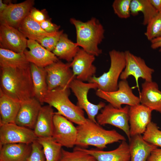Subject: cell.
Instances as JSON below:
<instances>
[{
	"mask_svg": "<svg viewBox=\"0 0 161 161\" xmlns=\"http://www.w3.org/2000/svg\"><path fill=\"white\" fill-rule=\"evenodd\" d=\"M0 90L21 102L35 97L30 66L26 68L0 67Z\"/></svg>",
	"mask_w": 161,
	"mask_h": 161,
	"instance_id": "cell-1",
	"label": "cell"
},
{
	"mask_svg": "<svg viewBox=\"0 0 161 161\" xmlns=\"http://www.w3.org/2000/svg\"><path fill=\"white\" fill-rule=\"evenodd\" d=\"M76 127L77 137L75 145L78 147L86 148L92 146L102 150L108 144L126 140L125 137L116 130H106L88 118L85 123Z\"/></svg>",
	"mask_w": 161,
	"mask_h": 161,
	"instance_id": "cell-2",
	"label": "cell"
},
{
	"mask_svg": "<svg viewBox=\"0 0 161 161\" xmlns=\"http://www.w3.org/2000/svg\"><path fill=\"white\" fill-rule=\"evenodd\" d=\"M75 27L76 33L77 44L87 53L95 56H98L102 50L98 45L104 38L105 30L98 20L92 18L83 22L74 18L70 19Z\"/></svg>",
	"mask_w": 161,
	"mask_h": 161,
	"instance_id": "cell-3",
	"label": "cell"
},
{
	"mask_svg": "<svg viewBox=\"0 0 161 161\" xmlns=\"http://www.w3.org/2000/svg\"><path fill=\"white\" fill-rule=\"evenodd\" d=\"M70 88L58 87L48 91L40 102L46 103L57 110L56 113L60 114L73 123L80 125L85 123L84 110L70 100Z\"/></svg>",
	"mask_w": 161,
	"mask_h": 161,
	"instance_id": "cell-4",
	"label": "cell"
},
{
	"mask_svg": "<svg viewBox=\"0 0 161 161\" xmlns=\"http://www.w3.org/2000/svg\"><path fill=\"white\" fill-rule=\"evenodd\" d=\"M110 66L109 70L101 76L92 77L89 83H96L98 89L112 92L118 89V80L126 66L125 52L113 49L109 52Z\"/></svg>",
	"mask_w": 161,
	"mask_h": 161,
	"instance_id": "cell-5",
	"label": "cell"
},
{
	"mask_svg": "<svg viewBox=\"0 0 161 161\" xmlns=\"http://www.w3.org/2000/svg\"><path fill=\"white\" fill-rule=\"evenodd\" d=\"M69 88L77 98L76 105L85 111L89 120L97 123L96 117L98 112L105 107L106 104L101 101L98 104H95L90 102L88 98L89 91L92 89H97V84L93 83H84L75 79L71 83Z\"/></svg>",
	"mask_w": 161,
	"mask_h": 161,
	"instance_id": "cell-6",
	"label": "cell"
},
{
	"mask_svg": "<svg viewBox=\"0 0 161 161\" xmlns=\"http://www.w3.org/2000/svg\"><path fill=\"white\" fill-rule=\"evenodd\" d=\"M129 107L126 105L120 108L114 107L110 104L106 105L97 115L96 121L101 126L109 124L122 130L131 139L129 123Z\"/></svg>",
	"mask_w": 161,
	"mask_h": 161,
	"instance_id": "cell-7",
	"label": "cell"
},
{
	"mask_svg": "<svg viewBox=\"0 0 161 161\" xmlns=\"http://www.w3.org/2000/svg\"><path fill=\"white\" fill-rule=\"evenodd\" d=\"M44 68L48 91L58 87L69 88L72 82L76 79L70 62L65 63L59 60Z\"/></svg>",
	"mask_w": 161,
	"mask_h": 161,
	"instance_id": "cell-8",
	"label": "cell"
},
{
	"mask_svg": "<svg viewBox=\"0 0 161 161\" xmlns=\"http://www.w3.org/2000/svg\"><path fill=\"white\" fill-rule=\"evenodd\" d=\"M96 94L117 108H121L123 104L131 106L140 103V98L134 94L126 80H121L118 83V89L116 91L106 92L97 89Z\"/></svg>",
	"mask_w": 161,
	"mask_h": 161,
	"instance_id": "cell-9",
	"label": "cell"
},
{
	"mask_svg": "<svg viewBox=\"0 0 161 161\" xmlns=\"http://www.w3.org/2000/svg\"><path fill=\"white\" fill-rule=\"evenodd\" d=\"M77 130L73 123L56 112L53 117L52 137L62 147L68 148L75 145Z\"/></svg>",
	"mask_w": 161,
	"mask_h": 161,
	"instance_id": "cell-10",
	"label": "cell"
},
{
	"mask_svg": "<svg viewBox=\"0 0 161 161\" xmlns=\"http://www.w3.org/2000/svg\"><path fill=\"white\" fill-rule=\"evenodd\" d=\"M37 139L33 130L15 123L0 125V146L11 143L31 144Z\"/></svg>",
	"mask_w": 161,
	"mask_h": 161,
	"instance_id": "cell-11",
	"label": "cell"
},
{
	"mask_svg": "<svg viewBox=\"0 0 161 161\" xmlns=\"http://www.w3.org/2000/svg\"><path fill=\"white\" fill-rule=\"evenodd\" d=\"M124 52L126 66L120 75V79L126 80L129 76H132L137 82L140 78L145 81H152V75L154 70L148 67L144 60L140 57L134 55L129 50Z\"/></svg>",
	"mask_w": 161,
	"mask_h": 161,
	"instance_id": "cell-12",
	"label": "cell"
},
{
	"mask_svg": "<svg viewBox=\"0 0 161 161\" xmlns=\"http://www.w3.org/2000/svg\"><path fill=\"white\" fill-rule=\"evenodd\" d=\"M95 56L82 48L80 49L70 62L71 67L76 79L89 82L95 76L96 68L93 64Z\"/></svg>",
	"mask_w": 161,
	"mask_h": 161,
	"instance_id": "cell-13",
	"label": "cell"
},
{
	"mask_svg": "<svg viewBox=\"0 0 161 161\" xmlns=\"http://www.w3.org/2000/svg\"><path fill=\"white\" fill-rule=\"evenodd\" d=\"M27 39L18 29L0 24V48L18 53H24L27 47Z\"/></svg>",
	"mask_w": 161,
	"mask_h": 161,
	"instance_id": "cell-14",
	"label": "cell"
},
{
	"mask_svg": "<svg viewBox=\"0 0 161 161\" xmlns=\"http://www.w3.org/2000/svg\"><path fill=\"white\" fill-rule=\"evenodd\" d=\"M34 4L33 0H27L17 4L10 2L6 9L0 13V24H5L18 29Z\"/></svg>",
	"mask_w": 161,
	"mask_h": 161,
	"instance_id": "cell-15",
	"label": "cell"
},
{
	"mask_svg": "<svg viewBox=\"0 0 161 161\" xmlns=\"http://www.w3.org/2000/svg\"><path fill=\"white\" fill-rule=\"evenodd\" d=\"M152 111L141 103L130 106L129 114L131 137L144 134L147 126L151 122Z\"/></svg>",
	"mask_w": 161,
	"mask_h": 161,
	"instance_id": "cell-16",
	"label": "cell"
},
{
	"mask_svg": "<svg viewBox=\"0 0 161 161\" xmlns=\"http://www.w3.org/2000/svg\"><path fill=\"white\" fill-rule=\"evenodd\" d=\"M27 46L29 50L26 49L24 53L30 63L45 68L59 60L52 52L46 49L35 41L27 39Z\"/></svg>",
	"mask_w": 161,
	"mask_h": 161,
	"instance_id": "cell-17",
	"label": "cell"
},
{
	"mask_svg": "<svg viewBox=\"0 0 161 161\" xmlns=\"http://www.w3.org/2000/svg\"><path fill=\"white\" fill-rule=\"evenodd\" d=\"M41 104L35 97L21 102L15 123L33 130L42 107Z\"/></svg>",
	"mask_w": 161,
	"mask_h": 161,
	"instance_id": "cell-18",
	"label": "cell"
},
{
	"mask_svg": "<svg viewBox=\"0 0 161 161\" xmlns=\"http://www.w3.org/2000/svg\"><path fill=\"white\" fill-rule=\"evenodd\" d=\"M126 141H122L117 148L109 151L79 148L93 156L97 161H130L129 145Z\"/></svg>",
	"mask_w": 161,
	"mask_h": 161,
	"instance_id": "cell-19",
	"label": "cell"
},
{
	"mask_svg": "<svg viewBox=\"0 0 161 161\" xmlns=\"http://www.w3.org/2000/svg\"><path fill=\"white\" fill-rule=\"evenodd\" d=\"M140 103L161 114V91L155 82L145 81L142 84Z\"/></svg>",
	"mask_w": 161,
	"mask_h": 161,
	"instance_id": "cell-20",
	"label": "cell"
},
{
	"mask_svg": "<svg viewBox=\"0 0 161 161\" xmlns=\"http://www.w3.org/2000/svg\"><path fill=\"white\" fill-rule=\"evenodd\" d=\"M55 112L49 105L42 106L33 130L38 138L52 137Z\"/></svg>",
	"mask_w": 161,
	"mask_h": 161,
	"instance_id": "cell-21",
	"label": "cell"
},
{
	"mask_svg": "<svg viewBox=\"0 0 161 161\" xmlns=\"http://www.w3.org/2000/svg\"><path fill=\"white\" fill-rule=\"evenodd\" d=\"M0 161H26L32 150L31 144H7L0 146Z\"/></svg>",
	"mask_w": 161,
	"mask_h": 161,
	"instance_id": "cell-22",
	"label": "cell"
},
{
	"mask_svg": "<svg viewBox=\"0 0 161 161\" xmlns=\"http://www.w3.org/2000/svg\"><path fill=\"white\" fill-rule=\"evenodd\" d=\"M129 141L130 161H147L151 152L157 147L145 141L142 135L132 136Z\"/></svg>",
	"mask_w": 161,
	"mask_h": 161,
	"instance_id": "cell-23",
	"label": "cell"
},
{
	"mask_svg": "<svg viewBox=\"0 0 161 161\" xmlns=\"http://www.w3.org/2000/svg\"><path fill=\"white\" fill-rule=\"evenodd\" d=\"M21 102L4 94L0 90V125L15 123Z\"/></svg>",
	"mask_w": 161,
	"mask_h": 161,
	"instance_id": "cell-24",
	"label": "cell"
},
{
	"mask_svg": "<svg viewBox=\"0 0 161 161\" xmlns=\"http://www.w3.org/2000/svg\"><path fill=\"white\" fill-rule=\"evenodd\" d=\"M18 29L28 39L37 42L46 37L54 35L58 32H46L42 28L40 24L32 18L29 14L21 23Z\"/></svg>",
	"mask_w": 161,
	"mask_h": 161,
	"instance_id": "cell-25",
	"label": "cell"
},
{
	"mask_svg": "<svg viewBox=\"0 0 161 161\" xmlns=\"http://www.w3.org/2000/svg\"><path fill=\"white\" fill-rule=\"evenodd\" d=\"M80 49L76 43L70 40L67 35L63 33L52 52L58 58L69 63L72 61Z\"/></svg>",
	"mask_w": 161,
	"mask_h": 161,
	"instance_id": "cell-26",
	"label": "cell"
},
{
	"mask_svg": "<svg viewBox=\"0 0 161 161\" xmlns=\"http://www.w3.org/2000/svg\"><path fill=\"white\" fill-rule=\"evenodd\" d=\"M30 68L35 97L40 101L48 91L46 72L44 68L32 63Z\"/></svg>",
	"mask_w": 161,
	"mask_h": 161,
	"instance_id": "cell-27",
	"label": "cell"
},
{
	"mask_svg": "<svg viewBox=\"0 0 161 161\" xmlns=\"http://www.w3.org/2000/svg\"><path fill=\"white\" fill-rule=\"evenodd\" d=\"M30 66L24 53L0 48V67L26 68Z\"/></svg>",
	"mask_w": 161,
	"mask_h": 161,
	"instance_id": "cell-28",
	"label": "cell"
},
{
	"mask_svg": "<svg viewBox=\"0 0 161 161\" xmlns=\"http://www.w3.org/2000/svg\"><path fill=\"white\" fill-rule=\"evenodd\" d=\"M131 14L133 16L141 12L143 15V24L147 25L149 21L159 12L151 4L149 0H131L130 7Z\"/></svg>",
	"mask_w": 161,
	"mask_h": 161,
	"instance_id": "cell-29",
	"label": "cell"
},
{
	"mask_svg": "<svg viewBox=\"0 0 161 161\" xmlns=\"http://www.w3.org/2000/svg\"><path fill=\"white\" fill-rule=\"evenodd\" d=\"M42 146L45 161H59L62 154V146L52 137L38 138Z\"/></svg>",
	"mask_w": 161,
	"mask_h": 161,
	"instance_id": "cell-30",
	"label": "cell"
},
{
	"mask_svg": "<svg viewBox=\"0 0 161 161\" xmlns=\"http://www.w3.org/2000/svg\"><path fill=\"white\" fill-rule=\"evenodd\" d=\"M59 161H97L91 155L82 151L78 147L72 151H66L63 148Z\"/></svg>",
	"mask_w": 161,
	"mask_h": 161,
	"instance_id": "cell-31",
	"label": "cell"
},
{
	"mask_svg": "<svg viewBox=\"0 0 161 161\" xmlns=\"http://www.w3.org/2000/svg\"><path fill=\"white\" fill-rule=\"evenodd\" d=\"M142 136L148 143L161 147V131L156 123L150 122Z\"/></svg>",
	"mask_w": 161,
	"mask_h": 161,
	"instance_id": "cell-32",
	"label": "cell"
},
{
	"mask_svg": "<svg viewBox=\"0 0 161 161\" xmlns=\"http://www.w3.org/2000/svg\"><path fill=\"white\" fill-rule=\"evenodd\" d=\"M145 35L150 41L161 36V12L159 13L148 23Z\"/></svg>",
	"mask_w": 161,
	"mask_h": 161,
	"instance_id": "cell-33",
	"label": "cell"
},
{
	"mask_svg": "<svg viewBox=\"0 0 161 161\" xmlns=\"http://www.w3.org/2000/svg\"><path fill=\"white\" fill-rule=\"evenodd\" d=\"M131 0H115L112 7L114 12L119 17L126 19L131 15L130 4Z\"/></svg>",
	"mask_w": 161,
	"mask_h": 161,
	"instance_id": "cell-34",
	"label": "cell"
},
{
	"mask_svg": "<svg viewBox=\"0 0 161 161\" xmlns=\"http://www.w3.org/2000/svg\"><path fill=\"white\" fill-rule=\"evenodd\" d=\"M31 145V151L26 161H45L42 147L37 140L34 141Z\"/></svg>",
	"mask_w": 161,
	"mask_h": 161,
	"instance_id": "cell-35",
	"label": "cell"
},
{
	"mask_svg": "<svg viewBox=\"0 0 161 161\" xmlns=\"http://www.w3.org/2000/svg\"><path fill=\"white\" fill-rule=\"evenodd\" d=\"M63 33V30L59 31L56 34L46 37L38 42L46 49L52 52L58 41L61 35Z\"/></svg>",
	"mask_w": 161,
	"mask_h": 161,
	"instance_id": "cell-36",
	"label": "cell"
},
{
	"mask_svg": "<svg viewBox=\"0 0 161 161\" xmlns=\"http://www.w3.org/2000/svg\"><path fill=\"white\" fill-rule=\"evenodd\" d=\"M29 15L32 18L39 24L48 18L44 10H40L34 7L32 9Z\"/></svg>",
	"mask_w": 161,
	"mask_h": 161,
	"instance_id": "cell-37",
	"label": "cell"
},
{
	"mask_svg": "<svg viewBox=\"0 0 161 161\" xmlns=\"http://www.w3.org/2000/svg\"><path fill=\"white\" fill-rule=\"evenodd\" d=\"M42 28L49 33H53L59 31L60 26L52 22L51 20L47 18L40 24Z\"/></svg>",
	"mask_w": 161,
	"mask_h": 161,
	"instance_id": "cell-38",
	"label": "cell"
},
{
	"mask_svg": "<svg viewBox=\"0 0 161 161\" xmlns=\"http://www.w3.org/2000/svg\"><path fill=\"white\" fill-rule=\"evenodd\" d=\"M147 161H161V148H157L151 153Z\"/></svg>",
	"mask_w": 161,
	"mask_h": 161,
	"instance_id": "cell-39",
	"label": "cell"
},
{
	"mask_svg": "<svg viewBox=\"0 0 161 161\" xmlns=\"http://www.w3.org/2000/svg\"><path fill=\"white\" fill-rule=\"evenodd\" d=\"M151 43V47L152 49H159V52H161V36L152 40Z\"/></svg>",
	"mask_w": 161,
	"mask_h": 161,
	"instance_id": "cell-40",
	"label": "cell"
},
{
	"mask_svg": "<svg viewBox=\"0 0 161 161\" xmlns=\"http://www.w3.org/2000/svg\"><path fill=\"white\" fill-rule=\"evenodd\" d=\"M154 8L158 12H161V0H149Z\"/></svg>",
	"mask_w": 161,
	"mask_h": 161,
	"instance_id": "cell-41",
	"label": "cell"
},
{
	"mask_svg": "<svg viewBox=\"0 0 161 161\" xmlns=\"http://www.w3.org/2000/svg\"><path fill=\"white\" fill-rule=\"evenodd\" d=\"M8 4L4 3L2 0H0V13H2L6 9Z\"/></svg>",
	"mask_w": 161,
	"mask_h": 161,
	"instance_id": "cell-42",
	"label": "cell"
}]
</instances>
